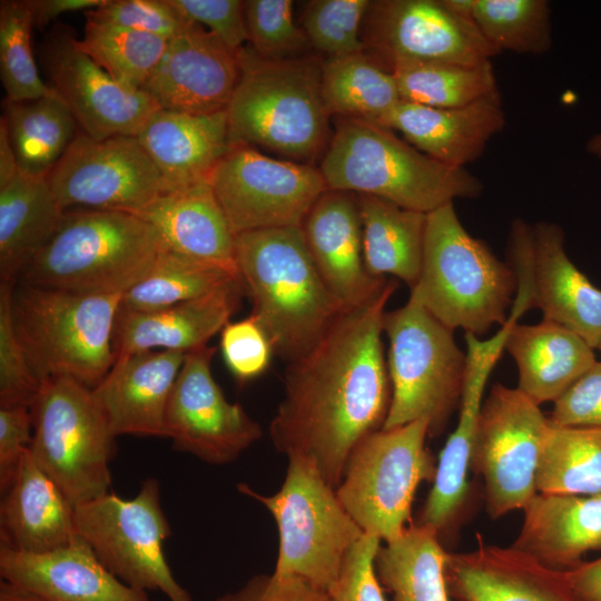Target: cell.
Wrapping results in <instances>:
<instances>
[{"label":"cell","instance_id":"6da1fadb","mask_svg":"<svg viewBox=\"0 0 601 601\" xmlns=\"http://www.w3.org/2000/svg\"><path fill=\"white\" fill-rule=\"evenodd\" d=\"M396 287L391 279L375 298L343 312L308 352L287 363L272 443L287 459L311 461L335 490L352 451L382 430L388 413L383 316Z\"/></svg>","mask_w":601,"mask_h":601},{"label":"cell","instance_id":"7a4b0ae2","mask_svg":"<svg viewBox=\"0 0 601 601\" xmlns=\"http://www.w3.org/2000/svg\"><path fill=\"white\" fill-rule=\"evenodd\" d=\"M235 260L250 315L267 334L274 355L287 363L308 352L345 312L319 276L302 227L238 234Z\"/></svg>","mask_w":601,"mask_h":601},{"label":"cell","instance_id":"3957f363","mask_svg":"<svg viewBox=\"0 0 601 601\" xmlns=\"http://www.w3.org/2000/svg\"><path fill=\"white\" fill-rule=\"evenodd\" d=\"M335 120L319 166L327 189L378 197L424 214L483 191L482 181L465 168L428 157L381 124Z\"/></svg>","mask_w":601,"mask_h":601},{"label":"cell","instance_id":"277c9868","mask_svg":"<svg viewBox=\"0 0 601 601\" xmlns=\"http://www.w3.org/2000/svg\"><path fill=\"white\" fill-rule=\"evenodd\" d=\"M239 79L226 109L230 144L260 147L311 164L332 134L322 63L311 57L268 59L239 50Z\"/></svg>","mask_w":601,"mask_h":601},{"label":"cell","instance_id":"5b68a950","mask_svg":"<svg viewBox=\"0 0 601 601\" xmlns=\"http://www.w3.org/2000/svg\"><path fill=\"white\" fill-rule=\"evenodd\" d=\"M164 248L157 229L135 214L69 209L20 279L78 293L124 294L147 274Z\"/></svg>","mask_w":601,"mask_h":601},{"label":"cell","instance_id":"8992f818","mask_svg":"<svg viewBox=\"0 0 601 601\" xmlns=\"http://www.w3.org/2000/svg\"><path fill=\"white\" fill-rule=\"evenodd\" d=\"M122 294H90L22 283L13 288L12 322L40 382L70 377L95 388L112 368Z\"/></svg>","mask_w":601,"mask_h":601},{"label":"cell","instance_id":"52a82bcc","mask_svg":"<svg viewBox=\"0 0 601 601\" xmlns=\"http://www.w3.org/2000/svg\"><path fill=\"white\" fill-rule=\"evenodd\" d=\"M516 286L512 266L467 233L453 203L427 214L421 275L411 294L439 322L480 337L508 322Z\"/></svg>","mask_w":601,"mask_h":601},{"label":"cell","instance_id":"ba28073f","mask_svg":"<svg viewBox=\"0 0 601 601\" xmlns=\"http://www.w3.org/2000/svg\"><path fill=\"white\" fill-rule=\"evenodd\" d=\"M280 489L265 495L246 483L237 490L263 504L278 530L273 574L300 580L324 593L336 583L345 556L364 535L336 490L303 457H289Z\"/></svg>","mask_w":601,"mask_h":601},{"label":"cell","instance_id":"9c48e42d","mask_svg":"<svg viewBox=\"0 0 601 601\" xmlns=\"http://www.w3.org/2000/svg\"><path fill=\"white\" fill-rule=\"evenodd\" d=\"M388 339L387 372L391 403L383 430L427 420L439 435L460 404L465 353L453 331L439 322L412 294L383 316Z\"/></svg>","mask_w":601,"mask_h":601},{"label":"cell","instance_id":"30bf717a","mask_svg":"<svg viewBox=\"0 0 601 601\" xmlns=\"http://www.w3.org/2000/svg\"><path fill=\"white\" fill-rule=\"evenodd\" d=\"M30 412L29 453L70 503L110 492L117 436L92 390L70 377L45 380Z\"/></svg>","mask_w":601,"mask_h":601},{"label":"cell","instance_id":"8fae6325","mask_svg":"<svg viewBox=\"0 0 601 601\" xmlns=\"http://www.w3.org/2000/svg\"><path fill=\"white\" fill-rule=\"evenodd\" d=\"M427 435L421 418L373 432L352 451L336 495L365 534L386 543L408 526L418 485L436 473Z\"/></svg>","mask_w":601,"mask_h":601},{"label":"cell","instance_id":"7c38bea8","mask_svg":"<svg viewBox=\"0 0 601 601\" xmlns=\"http://www.w3.org/2000/svg\"><path fill=\"white\" fill-rule=\"evenodd\" d=\"M75 524L102 565L127 585L160 591L169 601H194L165 556L164 544L171 529L157 479L144 480L131 499L110 491L76 505Z\"/></svg>","mask_w":601,"mask_h":601},{"label":"cell","instance_id":"4fadbf2b","mask_svg":"<svg viewBox=\"0 0 601 601\" xmlns=\"http://www.w3.org/2000/svg\"><path fill=\"white\" fill-rule=\"evenodd\" d=\"M233 234L302 227L327 190L319 168L233 144L208 178Z\"/></svg>","mask_w":601,"mask_h":601},{"label":"cell","instance_id":"5bb4252c","mask_svg":"<svg viewBox=\"0 0 601 601\" xmlns=\"http://www.w3.org/2000/svg\"><path fill=\"white\" fill-rule=\"evenodd\" d=\"M549 417L518 387L494 384L477 420L471 467L484 482L486 511L499 519L538 494L536 472Z\"/></svg>","mask_w":601,"mask_h":601},{"label":"cell","instance_id":"9a60e30c","mask_svg":"<svg viewBox=\"0 0 601 601\" xmlns=\"http://www.w3.org/2000/svg\"><path fill=\"white\" fill-rule=\"evenodd\" d=\"M47 181L65 210L136 214L165 193L161 176L137 136L95 139L81 130Z\"/></svg>","mask_w":601,"mask_h":601},{"label":"cell","instance_id":"2e32d148","mask_svg":"<svg viewBox=\"0 0 601 601\" xmlns=\"http://www.w3.org/2000/svg\"><path fill=\"white\" fill-rule=\"evenodd\" d=\"M364 52L392 71L411 62L479 65L496 53L473 21L443 0L371 1L362 24Z\"/></svg>","mask_w":601,"mask_h":601},{"label":"cell","instance_id":"e0dca14e","mask_svg":"<svg viewBox=\"0 0 601 601\" xmlns=\"http://www.w3.org/2000/svg\"><path fill=\"white\" fill-rule=\"evenodd\" d=\"M215 347L186 354L166 411V437L173 449L225 465L236 461L263 435L258 422L238 403L227 401L211 373Z\"/></svg>","mask_w":601,"mask_h":601},{"label":"cell","instance_id":"ac0fdd59","mask_svg":"<svg viewBox=\"0 0 601 601\" xmlns=\"http://www.w3.org/2000/svg\"><path fill=\"white\" fill-rule=\"evenodd\" d=\"M50 87L73 115L81 131L95 139L137 136L157 104L142 90L115 81L77 46L67 28L56 29L42 48Z\"/></svg>","mask_w":601,"mask_h":601},{"label":"cell","instance_id":"d6986e66","mask_svg":"<svg viewBox=\"0 0 601 601\" xmlns=\"http://www.w3.org/2000/svg\"><path fill=\"white\" fill-rule=\"evenodd\" d=\"M239 51L189 22L168 40L141 89L160 109L191 115L226 111L239 79Z\"/></svg>","mask_w":601,"mask_h":601},{"label":"cell","instance_id":"ffe728a7","mask_svg":"<svg viewBox=\"0 0 601 601\" xmlns=\"http://www.w3.org/2000/svg\"><path fill=\"white\" fill-rule=\"evenodd\" d=\"M519 240L529 276L531 309H540L543 321L571 331L598 349L601 289L568 257L562 228L545 221L534 227L523 223Z\"/></svg>","mask_w":601,"mask_h":601},{"label":"cell","instance_id":"44dd1931","mask_svg":"<svg viewBox=\"0 0 601 601\" xmlns=\"http://www.w3.org/2000/svg\"><path fill=\"white\" fill-rule=\"evenodd\" d=\"M510 325L489 339L465 334L466 353L457 424L442 449L433 486L422 506L418 522L442 538L457 519L467 493V471L487 380L504 351Z\"/></svg>","mask_w":601,"mask_h":601},{"label":"cell","instance_id":"7402d4cb","mask_svg":"<svg viewBox=\"0 0 601 601\" xmlns=\"http://www.w3.org/2000/svg\"><path fill=\"white\" fill-rule=\"evenodd\" d=\"M313 263L343 311L362 306L386 287L387 277L365 268L357 195L327 189L302 225Z\"/></svg>","mask_w":601,"mask_h":601},{"label":"cell","instance_id":"603a6c76","mask_svg":"<svg viewBox=\"0 0 601 601\" xmlns=\"http://www.w3.org/2000/svg\"><path fill=\"white\" fill-rule=\"evenodd\" d=\"M449 553L445 581L456 601H582L566 571L551 568L514 546L484 543Z\"/></svg>","mask_w":601,"mask_h":601},{"label":"cell","instance_id":"cb8c5ba5","mask_svg":"<svg viewBox=\"0 0 601 601\" xmlns=\"http://www.w3.org/2000/svg\"><path fill=\"white\" fill-rule=\"evenodd\" d=\"M0 577L42 601H150L109 572L79 535L41 553L0 544Z\"/></svg>","mask_w":601,"mask_h":601},{"label":"cell","instance_id":"d4e9b609","mask_svg":"<svg viewBox=\"0 0 601 601\" xmlns=\"http://www.w3.org/2000/svg\"><path fill=\"white\" fill-rule=\"evenodd\" d=\"M246 293L240 277L203 296L151 312L119 311L116 361L146 351L189 353L207 346L239 308Z\"/></svg>","mask_w":601,"mask_h":601},{"label":"cell","instance_id":"484cf974","mask_svg":"<svg viewBox=\"0 0 601 601\" xmlns=\"http://www.w3.org/2000/svg\"><path fill=\"white\" fill-rule=\"evenodd\" d=\"M187 353L146 351L116 361L92 388L116 436L166 437V411Z\"/></svg>","mask_w":601,"mask_h":601},{"label":"cell","instance_id":"4316f807","mask_svg":"<svg viewBox=\"0 0 601 601\" xmlns=\"http://www.w3.org/2000/svg\"><path fill=\"white\" fill-rule=\"evenodd\" d=\"M505 124L500 98L460 108L400 101L381 121L423 154L455 168H465L480 158Z\"/></svg>","mask_w":601,"mask_h":601},{"label":"cell","instance_id":"83f0119b","mask_svg":"<svg viewBox=\"0 0 601 601\" xmlns=\"http://www.w3.org/2000/svg\"><path fill=\"white\" fill-rule=\"evenodd\" d=\"M77 535L75 506L28 451L1 490L0 544L41 553L67 545Z\"/></svg>","mask_w":601,"mask_h":601},{"label":"cell","instance_id":"f1b7e54d","mask_svg":"<svg viewBox=\"0 0 601 601\" xmlns=\"http://www.w3.org/2000/svg\"><path fill=\"white\" fill-rule=\"evenodd\" d=\"M165 193L208 179L230 148L226 111L191 115L156 110L137 135Z\"/></svg>","mask_w":601,"mask_h":601},{"label":"cell","instance_id":"f546056e","mask_svg":"<svg viewBox=\"0 0 601 601\" xmlns=\"http://www.w3.org/2000/svg\"><path fill=\"white\" fill-rule=\"evenodd\" d=\"M135 215L157 229L165 248L238 273L235 235L208 179L162 193Z\"/></svg>","mask_w":601,"mask_h":601},{"label":"cell","instance_id":"4dcf8cb0","mask_svg":"<svg viewBox=\"0 0 601 601\" xmlns=\"http://www.w3.org/2000/svg\"><path fill=\"white\" fill-rule=\"evenodd\" d=\"M512 546L542 563L569 570L591 551H601V494L538 493L523 510Z\"/></svg>","mask_w":601,"mask_h":601},{"label":"cell","instance_id":"1f68e13d","mask_svg":"<svg viewBox=\"0 0 601 601\" xmlns=\"http://www.w3.org/2000/svg\"><path fill=\"white\" fill-rule=\"evenodd\" d=\"M504 349L516 364L518 388L538 405L554 402L597 362L594 349L580 336L546 321L514 323Z\"/></svg>","mask_w":601,"mask_h":601},{"label":"cell","instance_id":"d6a6232c","mask_svg":"<svg viewBox=\"0 0 601 601\" xmlns=\"http://www.w3.org/2000/svg\"><path fill=\"white\" fill-rule=\"evenodd\" d=\"M66 210L47 181L21 170L0 188V277L14 283L59 229Z\"/></svg>","mask_w":601,"mask_h":601},{"label":"cell","instance_id":"836d02e7","mask_svg":"<svg viewBox=\"0 0 601 601\" xmlns=\"http://www.w3.org/2000/svg\"><path fill=\"white\" fill-rule=\"evenodd\" d=\"M357 199L366 270L380 278L392 275L412 289L421 275L427 214L370 195Z\"/></svg>","mask_w":601,"mask_h":601},{"label":"cell","instance_id":"e575fe53","mask_svg":"<svg viewBox=\"0 0 601 601\" xmlns=\"http://www.w3.org/2000/svg\"><path fill=\"white\" fill-rule=\"evenodd\" d=\"M446 556L436 530L411 523L400 536L380 545L374 569L392 601H449Z\"/></svg>","mask_w":601,"mask_h":601},{"label":"cell","instance_id":"d590c367","mask_svg":"<svg viewBox=\"0 0 601 601\" xmlns=\"http://www.w3.org/2000/svg\"><path fill=\"white\" fill-rule=\"evenodd\" d=\"M19 170L47 176L75 139L78 124L57 92L32 100L3 101Z\"/></svg>","mask_w":601,"mask_h":601},{"label":"cell","instance_id":"8d00e7d4","mask_svg":"<svg viewBox=\"0 0 601 601\" xmlns=\"http://www.w3.org/2000/svg\"><path fill=\"white\" fill-rule=\"evenodd\" d=\"M322 92L331 116L377 124L401 101L394 76L365 52L326 59Z\"/></svg>","mask_w":601,"mask_h":601},{"label":"cell","instance_id":"74e56055","mask_svg":"<svg viewBox=\"0 0 601 601\" xmlns=\"http://www.w3.org/2000/svg\"><path fill=\"white\" fill-rule=\"evenodd\" d=\"M536 490L542 494H601V428L556 426L549 421Z\"/></svg>","mask_w":601,"mask_h":601},{"label":"cell","instance_id":"f35d334b","mask_svg":"<svg viewBox=\"0 0 601 601\" xmlns=\"http://www.w3.org/2000/svg\"><path fill=\"white\" fill-rule=\"evenodd\" d=\"M238 277L224 266L164 248L147 274L122 294L120 311L161 309L208 294Z\"/></svg>","mask_w":601,"mask_h":601},{"label":"cell","instance_id":"ab89813d","mask_svg":"<svg viewBox=\"0 0 601 601\" xmlns=\"http://www.w3.org/2000/svg\"><path fill=\"white\" fill-rule=\"evenodd\" d=\"M401 101L435 108H460L500 98L491 60L479 65L411 62L395 67Z\"/></svg>","mask_w":601,"mask_h":601},{"label":"cell","instance_id":"60d3db41","mask_svg":"<svg viewBox=\"0 0 601 601\" xmlns=\"http://www.w3.org/2000/svg\"><path fill=\"white\" fill-rule=\"evenodd\" d=\"M77 46L115 81L141 90L157 68L168 40L86 17Z\"/></svg>","mask_w":601,"mask_h":601},{"label":"cell","instance_id":"b9f144b4","mask_svg":"<svg viewBox=\"0 0 601 601\" xmlns=\"http://www.w3.org/2000/svg\"><path fill=\"white\" fill-rule=\"evenodd\" d=\"M473 18L496 55H543L551 48V11L545 0H475Z\"/></svg>","mask_w":601,"mask_h":601},{"label":"cell","instance_id":"7bdbcfd3","mask_svg":"<svg viewBox=\"0 0 601 601\" xmlns=\"http://www.w3.org/2000/svg\"><path fill=\"white\" fill-rule=\"evenodd\" d=\"M32 27L24 0L0 2V75L6 100H32L56 92L39 75L31 48Z\"/></svg>","mask_w":601,"mask_h":601},{"label":"cell","instance_id":"ee69618b","mask_svg":"<svg viewBox=\"0 0 601 601\" xmlns=\"http://www.w3.org/2000/svg\"><path fill=\"white\" fill-rule=\"evenodd\" d=\"M370 0H312L302 16V29L326 59L364 52L362 24Z\"/></svg>","mask_w":601,"mask_h":601},{"label":"cell","instance_id":"f6af8a7d","mask_svg":"<svg viewBox=\"0 0 601 601\" xmlns=\"http://www.w3.org/2000/svg\"><path fill=\"white\" fill-rule=\"evenodd\" d=\"M290 0L244 1L247 41L259 56L268 59L298 58L311 48L293 14Z\"/></svg>","mask_w":601,"mask_h":601},{"label":"cell","instance_id":"bcb514c9","mask_svg":"<svg viewBox=\"0 0 601 601\" xmlns=\"http://www.w3.org/2000/svg\"><path fill=\"white\" fill-rule=\"evenodd\" d=\"M14 283L0 284V407L28 406L41 382L28 363L11 313Z\"/></svg>","mask_w":601,"mask_h":601},{"label":"cell","instance_id":"7dc6e473","mask_svg":"<svg viewBox=\"0 0 601 601\" xmlns=\"http://www.w3.org/2000/svg\"><path fill=\"white\" fill-rule=\"evenodd\" d=\"M219 344L227 368L242 383L265 373L274 355L267 334L252 315L228 322L220 332Z\"/></svg>","mask_w":601,"mask_h":601},{"label":"cell","instance_id":"c3c4849f","mask_svg":"<svg viewBox=\"0 0 601 601\" xmlns=\"http://www.w3.org/2000/svg\"><path fill=\"white\" fill-rule=\"evenodd\" d=\"M85 17L170 40L190 21L183 18L168 0H106Z\"/></svg>","mask_w":601,"mask_h":601},{"label":"cell","instance_id":"681fc988","mask_svg":"<svg viewBox=\"0 0 601 601\" xmlns=\"http://www.w3.org/2000/svg\"><path fill=\"white\" fill-rule=\"evenodd\" d=\"M381 542L376 536L364 533L353 545L336 583L327 593L331 601H386L374 569Z\"/></svg>","mask_w":601,"mask_h":601},{"label":"cell","instance_id":"f907efd6","mask_svg":"<svg viewBox=\"0 0 601 601\" xmlns=\"http://www.w3.org/2000/svg\"><path fill=\"white\" fill-rule=\"evenodd\" d=\"M186 20L217 36L228 48L239 51L247 41L244 1L240 0H168Z\"/></svg>","mask_w":601,"mask_h":601},{"label":"cell","instance_id":"816d5d0a","mask_svg":"<svg viewBox=\"0 0 601 601\" xmlns=\"http://www.w3.org/2000/svg\"><path fill=\"white\" fill-rule=\"evenodd\" d=\"M553 404L551 424L601 428V362L597 361Z\"/></svg>","mask_w":601,"mask_h":601},{"label":"cell","instance_id":"f5cc1de1","mask_svg":"<svg viewBox=\"0 0 601 601\" xmlns=\"http://www.w3.org/2000/svg\"><path fill=\"white\" fill-rule=\"evenodd\" d=\"M32 432L30 407H0V491L9 484L29 451Z\"/></svg>","mask_w":601,"mask_h":601},{"label":"cell","instance_id":"db71d44e","mask_svg":"<svg viewBox=\"0 0 601 601\" xmlns=\"http://www.w3.org/2000/svg\"><path fill=\"white\" fill-rule=\"evenodd\" d=\"M215 601H331L324 592L293 578L258 574Z\"/></svg>","mask_w":601,"mask_h":601},{"label":"cell","instance_id":"11a10c76","mask_svg":"<svg viewBox=\"0 0 601 601\" xmlns=\"http://www.w3.org/2000/svg\"><path fill=\"white\" fill-rule=\"evenodd\" d=\"M33 26L40 28L63 13L87 12L102 6L106 0H24Z\"/></svg>","mask_w":601,"mask_h":601},{"label":"cell","instance_id":"9f6ffc18","mask_svg":"<svg viewBox=\"0 0 601 601\" xmlns=\"http://www.w3.org/2000/svg\"><path fill=\"white\" fill-rule=\"evenodd\" d=\"M565 571L573 590L582 601H601V556L582 561Z\"/></svg>","mask_w":601,"mask_h":601},{"label":"cell","instance_id":"6f0895ef","mask_svg":"<svg viewBox=\"0 0 601 601\" xmlns=\"http://www.w3.org/2000/svg\"><path fill=\"white\" fill-rule=\"evenodd\" d=\"M17 157L11 145L4 119L0 118V188L9 184L18 174Z\"/></svg>","mask_w":601,"mask_h":601},{"label":"cell","instance_id":"680465c9","mask_svg":"<svg viewBox=\"0 0 601 601\" xmlns=\"http://www.w3.org/2000/svg\"><path fill=\"white\" fill-rule=\"evenodd\" d=\"M0 601H42L31 593H28L14 585L1 580Z\"/></svg>","mask_w":601,"mask_h":601},{"label":"cell","instance_id":"91938a15","mask_svg":"<svg viewBox=\"0 0 601 601\" xmlns=\"http://www.w3.org/2000/svg\"><path fill=\"white\" fill-rule=\"evenodd\" d=\"M474 1L475 0H443L445 6L455 14L473 22Z\"/></svg>","mask_w":601,"mask_h":601},{"label":"cell","instance_id":"94428289","mask_svg":"<svg viewBox=\"0 0 601 601\" xmlns=\"http://www.w3.org/2000/svg\"><path fill=\"white\" fill-rule=\"evenodd\" d=\"M587 150L597 158L601 159V132L593 136L587 144Z\"/></svg>","mask_w":601,"mask_h":601},{"label":"cell","instance_id":"6125c7cd","mask_svg":"<svg viewBox=\"0 0 601 601\" xmlns=\"http://www.w3.org/2000/svg\"><path fill=\"white\" fill-rule=\"evenodd\" d=\"M598 349H599V351L601 352V345L599 346V348H598Z\"/></svg>","mask_w":601,"mask_h":601}]
</instances>
